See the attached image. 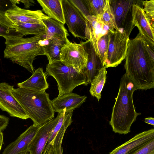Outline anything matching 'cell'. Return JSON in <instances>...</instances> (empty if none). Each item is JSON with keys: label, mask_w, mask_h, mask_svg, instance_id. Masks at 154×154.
<instances>
[{"label": "cell", "mask_w": 154, "mask_h": 154, "mask_svg": "<svg viewBox=\"0 0 154 154\" xmlns=\"http://www.w3.org/2000/svg\"><path fill=\"white\" fill-rule=\"evenodd\" d=\"M124 67L128 78L138 90L154 87V45L139 32L129 39Z\"/></svg>", "instance_id": "obj_1"}, {"label": "cell", "mask_w": 154, "mask_h": 154, "mask_svg": "<svg viewBox=\"0 0 154 154\" xmlns=\"http://www.w3.org/2000/svg\"><path fill=\"white\" fill-rule=\"evenodd\" d=\"M137 90L138 88L125 73L120 80L109 122L114 133L126 134L130 132L132 124L141 114L136 111L133 103V94Z\"/></svg>", "instance_id": "obj_2"}, {"label": "cell", "mask_w": 154, "mask_h": 154, "mask_svg": "<svg viewBox=\"0 0 154 154\" xmlns=\"http://www.w3.org/2000/svg\"><path fill=\"white\" fill-rule=\"evenodd\" d=\"M45 38L46 34L26 38L19 36L6 38L4 57L33 73V63L35 57L44 55L42 41Z\"/></svg>", "instance_id": "obj_3"}, {"label": "cell", "mask_w": 154, "mask_h": 154, "mask_svg": "<svg viewBox=\"0 0 154 154\" xmlns=\"http://www.w3.org/2000/svg\"><path fill=\"white\" fill-rule=\"evenodd\" d=\"M12 94L33 122L40 127L54 118V111L49 94L21 87L13 88Z\"/></svg>", "instance_id": "obj_4"}, {"label": "cell", "mask_w": 154, "mask_h": 154, "mask_svg": "<svg viewBox=\"0 0 154 154\" xmlns=\"http://www.w3.org/2000/svg\"><path fill=\"white\" fill-rule=\"evenodd\" d=\"M45 73L52 76L57 83L58 96L72 92L77 86L88 84L85 71L79 72L60 60L46 65Z\"/></svg>", "instance_id": "obj_5"}, {"label": "cell", "mask_w": 154, "mask_h": 154, "mask_svg": "<svg viewBox=\"0 0 154 154\" xmlns=\"http://www.w3.org/2000/svg\"><path fill=\"white\" fill-rule=\"evenodd\" d=\"M65 23L69 31L75 38L89 42L91 30L86 17L70 1L62 0Z\"/></svg>", "instance_id": "obj_6"}, {"label": "cell", "mask_w": 154, "mask_h": 154, "mask_svg": "<svg viewBox=\"0 0 154 154\" xmlns=\"http://www.w3.org/2000/svg\"><path fill=\"white\" fill-rule=\"evenodd\" d=\"M85 43H72L67 38L61 49L60 60L79 72H84L88 56Z\"/></svg>", "instance_id": "obj_7"}, {"label": "cell", "mask_w": 154, "mask_h": 154, "mask_svg": "<svg viewBox=\"0 0 154 154\" xmlns=\"http://www.w3.org/2000/svg\"><path fill=\"white\" fill-rule=\"evenodd\" d=\"M129 36L125 30H115L110 32L107 56L105 66L106 68L116 67L125 59Z\"/></svg>", "instance_id": "obj_8"}, {"label": "cell", "mask_w": 154, "mask_h": 154, "mask_svg": "<svg viewBox=\"0 0 154 154\" xmlns=\"http://www.w3.org/2000/svg\"><path fill=\"white\" fill-rule=\"evenodd\" d=\"M116 25L120 30H125L129 36L134 27L132 22L133 5L142 6V0H109Z\"/></svg>", "instance_id": "obj_9"}, {"label": "cell", "mask_w": 154, "mask_h": 154, "mask_svg": "<svg viewBox=\"0 0 154 154\" xmlns=\"http://www.w3.org/2000/svg\"><path fill=\"white\" fill-rule=\"evenodd\" d=\"M14 86L6 82L0 83V108L10 116L23 119L29 118L27 114L12 94Z\"/></svg>", "instance_id": "obj_10"}, {"label": "cell", "mask_w": 154, "mask_h": 154, "mask_svg": "<svg viewBox=\"0 0 154 154\" xmlns=\"http://www.w3.org/2000/svg\"><path fill=\"white\" fill-rule=\"evenodd\" d=\"M59 119L57 116L40 127L28 147L29 154H42L52 130Z\"/></svg>", "instance_id": "obj_11"}, {"label": "cell", "mask_w": 154, "mask_h": 154, "mask_svg": "<svg viewBox=\"0 0 154 154\" xmlns=\"http://www.w3.org/2000/svg\"><path fill=\"white\" fill-rule=\"evenodd\" d=\"M5 14L12 23L21 22L42 24V19L47 16L42 10H26L21 8L16 5H14Z\"/></svg>", "instance_id": "obj_12"}, {"label": "cell", "mask_w": 154, "mask_h": 154, "mask_svg": "<svg viewBox=\"0 0 154 154\" xmlns=\"http://www.w3.org/2000/svg\"><path fill=\"white\" fill-rule=\"evenodd\" d=\"M132 22L138 28L139 33L149 42L154 45V27L143 10L142 6L133 5Z\"/></svg>", "instance_id": "obj_13"}, {"label": "cell", "mask_w": 154, "mask_h": 154, "mask_svg": "<svg viewBox=\"0 0 154 154\" xmlns=\"http://www.w3.org/2000/svg\"><path fill=\"white\" fill-rule=\"evenodd\" d=\"M154 139V129L139 133L117 147L109 154H132L150 141Z\"/></svg>", "instance_id": "obj_14"}, {"label": "cell", "mask_w": 154, "mask_h": 154, "mask_svg": "<svg viewBox=\"0 0 154 154\" xmlns=\"http://www.w3.org/2000/svg\"><path fill=\"white\" fill-rule=\"evenodd\" d=\"M87 98L86 96H81L70 92L58 96L51 100V103L54 112L59 113L79 107Z\"/></svg>", "instance_id": "obj_15"}, {"label": "cell", "mask_w": 154, "mask_h": 154, "mask_svg": "<svg viewBox=\"0 0 154 154\" xmlns=\"http://www.w3.org/2000/svg\"><path fill=\"white\" fill-rule=\"evenodd\" d=\"M39 127L33 125L30 126L14 141L8 145L2 154H18L28 150L29 144Z\"/></svg>", "instance_id": "obj_16"}, {"label": "cell", "mask_w": 154, "mask_h": 154, "mask_svg": "<svg viewBox=\"0 0 154 154\" xmlns=\"http://www.w3.org/2000/svg\"><path fill=\"white\" fill-rule=\"evenodd\" d=\"M86 18L88 22L91 30V38L89 42L91 44L98 56L97 48L98 40L103 36L111 32L109 27L103 23L101 15L95 17L89 15Z\"/></svg>", "instance_id": "obj_17"}, {"label": "cell", "mask_w": 154, "mask_h": 154, "mask_svg": "<svg viewBox=\"0 0 154 154\" xmlns=\"http://www.w3.org/2000/svg\"><path fill=\"white\" fill-rule=\"evenodd\" d=\"M42 22L45 28V40L54 38L66 42L69 34L64 24L48 16L43 19Z\"/></svg>", "instance_id": "obj_18"}, {"label": "cell", "mask_w": 154, "mask_h": 154, "mask_svg": "<svg viewBox=\"0 0 154 154\" xmlns=\"http://www.w3.org/2000/svg\"><path fill=\"white\" fill-rule=\"evenodd\" d=\"M46 75L42 68L36 69L32 75L27 80L17 84L19 87L37 91H45L49 87Z\"/></svg>", "instance_id": "obj_19"}, {"label": "cell", "mask_w": 154, "mask_h": 154, "mask_svg": "<svg viewBox=\"0 0 154 154\" xmlns=\"http://www.w3.org/2000/svg\"><path fill=\"white\" fill-rule=\"evenodd\" d=\"M42 11L49 17L65 24L62 0H37Z\"/></svg>", "instance_id": "obj_20"}, {"label": "cell", "mask_w": 154, "mask_h": 154, "mask_svg": "<svg viewBox=\"0 0 154 154\" xmlns=\"http://www.w3.org/2000/svg\"><path fill=\"white\" fill-rule=\"evenodd\" d=\"M87 51L88 54V59L86 67L85 69V72L89 84L91 82L100 70L104 66L90 42Z\"/></svg>", "instance_id": "obj_21"}, {"label": "cell", "mask_w": 154, "mask_h": 154, "mask_svg": "<svg viewBox=\"0 0 154 154\" xmlns=\"http://www.w3.org/2000/svg\"><path fill=\"white\" fill-rule=\"evenodd\" d=\"M47 40V44L42 45V48L44 55L47 57L48 61V63H51L60 60L61 49L66 42L54 38Z\"/></svg>", "instance_id": "obj_22"}, {"label": "cell", "mask_w": 154, "mask_h": 154, "mask_svg": "<svg viewBox=\"0 0 154 154\" xmlns=\"http://www.w3.org/2000/svg\"><path fill=\"white\" fill-rule=\"evenodd\" d=\"M107 71L104 66L91 83L89 90L91 95L96 97L99 101L101 98V92L106 81Z\"/></svg>", "instance_id": "obj_23"}, {"label": "cell", "mask_w": 154, "mask_h": 154, "mask_svg": "<svg viewBox=\"0 0 154 154\" xmlns=\"http://www.w3.org/2000/svg\"><path fill=\"white\" fill-rule=\"evenodd\" d=\"M12 24L14 29L23 36L29 35H35L46 34L45 27L43 24L15 22Z\"/></svg>", "instance_id": "obj_24"}, {"label": "cell", "mask_w": 154, "mask_h": 154, "mask_svg": "<svg viewBox=\"0 0 154 154\" xmlns=\"http://www.w3.org/2000/svg\"><path fill=\"white\" fill-rule=\"evenodd\" d=\"M65 132L59 131L52 140L48 142L42 154H63L62 144Z\"/></svg>", "instance_id": "obj_25"}, {"label": "cell", "mask_w": 154, "mask_h": 154, "mask_svg": "<svg viewBox=\"0 0 154 154\" xmlns=\"http://www.w3.org/2000/svg\"><path fill=\"white\" fill-rule=\"evenodd\" d=\"M101 18L104 24L109 29L111 33H114L115 30L119 31L115 20V16L110 5L109 0H106L103 12L101 15Z\"/></svg>", "instance_id": "obj_26"}, {"label": "cell", "mask_w": 154, "mask_h": 154, "mask_svg": "<svg viewBox=\"0 0 154 154\" xmlns=\"http://www.w3.org/2000/svg\"><path fill=\"white\" fill-rule=\"evenodd\" d=\"M90 15L97 17L103 12L106 0H84Z\"/></svg>", "instance_id": "obj_27"}, {"label": "cell", "mask_w": 154, "mask_h": 154, "mask_svg": "<svg viewBox=\"0 0 154 154\" xmlns=\"http://www.w3.org/2000/svg\"><path fill=\"white\" fill-rule=\"evenodd\" d=\"M110 33L102 36L97 43L98 56L103 66H105L107 58Z\"/></svg>", "instance_id": "obj_28"}, {"label": "cell", "mask_w": 154, "mask_h": 154, "mask_svg": "<svg viewBox=\"0 0 154 154\" xmlns=\"http://www.w3.org/2000/svg\"><path fill=\"white\" fill-rule=\"evenodd\" d=\"M142 4L144 6V11L149 19L152 26L154 27V1L142 0Z\"/></svg>", "instance_id": "obj_29"}, {"label": "cell", "mask_w": 154, "mask_h": 154, "mask_svg": "<svg viewBox=\"0 0 154 154\" xmlns=\"http://www.w3.org/2000/svg\"><path fill=\"white\" fill-rule=\"evenodd\" d=\"M0 36L5 39L11 37L23 36L15 29L10 28L1 24H0Z\"/></svg>", "instance_id": "obj_30"}, {"label": "cell", "mask_w": 154, "mask_h": 154, "mask_svg": "<svg viewBox=\"0 0 154 154\" xmlns=\"http://www.w3.org/2000/svg\"><path fill=\"white\" fill-rule=\"evenodd\" d=\"M132 154H154V139L147 143Z\"/></svg>", "instance_id": "obj_31"}, {"label": "cell", "mask_w": 154, "mask_h": 154, "mask_svg": "<svg viewBox=\"0 0 154 154\" xmlns=\"http://www.w3.org/2000/svg\"><path fill=\"white\" fill-rule=\"evenodd\" d=\"M20 0H0V12L5 14L14 5L19 3Z\"/></svg>", "instance_id": "obj_32"}, {"label": "cell", "mask_w": 154, "mask_h": 154, "mask_svg": "<svg viewBox=\"0 0 154 154\" xmlns=\"http://www.w3.org/2000/svg\"><path fill=\"white\" fill-rule=\"evenodd\" d=\"M70 1L86 17L90 15L83 0Z\"/></svg>", "instance_id": "obj_33"}, {"label": "cell", "mask_w": 154, "mask_h": 154, "mask_svg": "<svg viewBox=\"0 0 154 154\" xmlns=\"http://www.w3.org/2000/svg\"><path fill=\"white\" fill-rule=\"evenodd\" d=\"M0 24L10 28L14 29L12 23L5 16L4 14L0 12Z\"/></svg>", "instance_id": "obj_34"}, {"label": "cell", "mask_w": 154, "mask_h": 154, "mask_svg": "<svg viewBox=\"0 0 154 154\" xmlns=\"http://www.w3.org/2000/svg\"><path fill=\"white\" fill-rule=\"evenodd\" d=\"M9 121V118L0 115V132H2L6 129Z\"/></svg>", "instance_id": "obj_35"}, {"label": "cell", "mask_w": 154, "mask_h": 154, "mask_svg": "<svg viewBox=\"0 0 154 154\" xmlns=\"http://www.w3.org/2000/svg\"><path fill=\"white\" fill-rule=\"evenodd\" d=\"M20 2L23 3L25 8H29L30 6L34 5L35 3V1L33 0H20Z\"/></svg>", "instance_id": "obj_36"}, {"label": "cell", "mask_w": 154, "mask_h": 154, "mask_svg": "<svg viewBox=\"0 0 154 154\" xmlns=\"http://www.w3.org/2000/svg\"><path fill=\"white\" fill-rule=\"evenodd\" d=\"M144 122L146 123L154 126V118L151 117L145 118L144 119Z\"/></svg>", "instance_id": "obj_37"}, {"label": "cell", "mask_w": 154, "mask_h": 154, "mask_svg": "<svg viewBox=\"0 0 154 154\" xmlns=\"http://www.w3.org/2000/svg\"><path fill=\"white\" fill-rule=\"evenodd\" d=\"M4 143L3 134L2 132H0V151Z\"/></svg>", "instance_id": "obj_38"}, {"label": "cell", "mask_w": 154, "mask_h": 154, "mask_svg": "<svg viewBox=\"0 0 154 154\" xmlns=\"http://www.w3.org/2000/svg\"><path fill=\"white\" fill-rule=\"evenodd\" d=\"M18 154H29L28 150H27L21 152Z\"/></svg>", "instance_id": "obj_39"}]
</instances>
